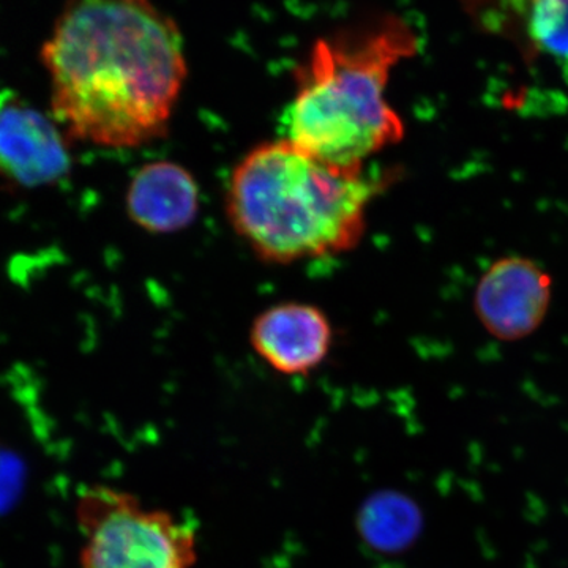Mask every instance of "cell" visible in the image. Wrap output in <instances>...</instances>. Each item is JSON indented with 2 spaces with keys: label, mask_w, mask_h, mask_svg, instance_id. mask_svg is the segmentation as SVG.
<instances>
[{
  "label": "cell",
  "mask_w": 568,
  "mask_h": 568,
  "mask_svg": "<svg viewBox=\"0 0 568 568\" xmlns=\"http://www.w3.org/2000/svg\"><path fill=\"white\" fill-rule=\"evenodd\" d=\"M40 55L73 140L132 149L166 136L189 71L181 31L149 0H67Z\"/></svg>",
  "instance_id": "cell-1"
},
{
  "label": "cell",
  "mask_w": 568,
  "mask_h": 568,
  "mask_svg": "<svg viewBox=\"0 0 568 568\" xmlns=\"http://www.w3.org/2000/svg\"><path fill=\"white\" fill-rule=\"evenodd\" d=\"M390 174L336 164L282 138L261 142L230 175L226 215L264 263L293 264L351 252Z\"/></svg>",
  "instance_id": "cell-2"
},
{
  "label": "cell",
  "mask_w": 568,
  "mask_h": 568,
  "mask_svg": "<svg viewBox=\"0 0 568 568\" xmlns=\"http://www.w3.org/2000/svg\"><path fill=\"white\" fill-rule=\"evenodd\" d=\"M416 52V33L395 14L317 40L295 71L284 138L346 166L365 164L398 144L406 126L388 103L387 85L392 70Z\"/></svg>",
  "instance_id": "cell-3"
},
{
  "label": "cell",
  "mask_w": 568,
  "mask_h": 568,
  "mask_svg": "<svg viewBox=\"0 0 568 568\" xmlns=\"http://www.w3.org/2000/svg\"><path fill=\"white\" fill-rule=\"evenodd\" d=\"M77 523L81 568H194L200 560V534L192 519L145 506L123 489H82Z\"/></svg>",
  "instance_id": "cell-4"
},
{
  "label": "cell",
  "mask_w": 568,
  "mask_h": 568,
  "mask_svg": "<svg viewBox=\"0 0 568 568\" xmlns=\"http://www.w3.org/2000/svg\"><path fill=\"white\" fill-rule=\"evenodd\" d=\"M552 280L536 261L507 256L489 265L474 294L478 321L500 342L528 338L551 305Z\"/></svg>",
  "instance_id": "cell-5"
},
{
  "label": "cell",
  "mask_w": 568,
  "mask_h": 568,
  "mask_svg": "<svg viewBox=\"0 0 568 568\" xmlns=\"http://www.w3.org/2000/svg\"><path fill=\"white\" fill-rule=\"evenodd\" d=\"M70 171L69 142L55 122L14 93L0 92V178L41 189Z\"/></svg>",
  "instance_id": "cell-6"
},
{
  "label": "cell",
  "mask_w": 568,
  "mask_h": 568,
  "mask_svg": "<svg viewBox=\"0 0 568 568\" xmlns=\"http://www.w3.org/2000/svg\"><path fill=\"white\" fill-rule=\"evenodd\" d=\"M250 343L257 357L278 375L306 376L331 354L334 328L316 305L284 302L253 321Z\"/></svg>",
  "instance_id": "cell-7"
},
{
  "label": "cell",
  "mask_w": 568,
  "mask_h": 568,
  "mask_svg": "<svg viewBox=\"0 0 568 568\" xmlns=\"http://www.w3.org/2000/svg\"><path fill=\"white\" fill-rule=\"evenodd\" d=\"M481 31L503 37L526 58L568 67V0H463Z\"/></svg>",
  "instance_id": "cell-8"
},
{
  "label": "cell",
  "mask_w": 568,
  "mask_h": 568,
  "mask_svg": "<svg viewBox=\"0 0 568 568\" xmlns=\"http://www.w3.org/2000/svg\"><path fill=\"white\" fill-rule=\"evenodd\" d=\"M201 205V190L182 164L160 160L145 163L126 190V215L151 234H173L192 226Z\"/></svg>",
  "instance_id": "cell-9"
}]
</instances>
